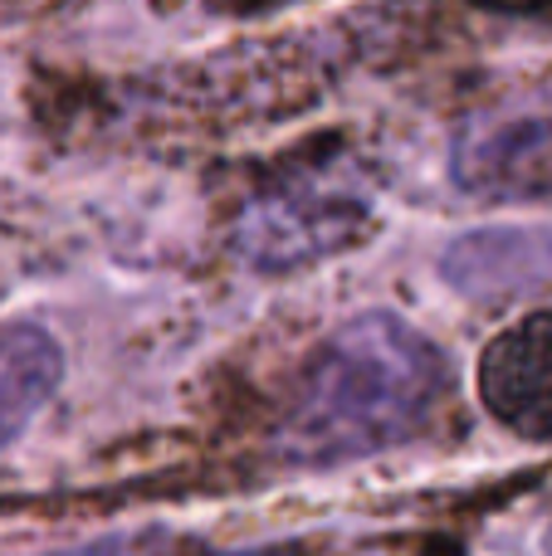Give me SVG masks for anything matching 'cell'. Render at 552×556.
Here are the masks:
<instances>
[{"mask_svg": "<svg viewBox=\"0 0 552 556\" xmlns=\"http://www.w3.org/2000/svg\"><path fill=\"white\" fill-rule=\"evenodd\" d=\"M450 395V356L401 313H357L323 337L284 410L274 454L289 469H342L401 450Z\"/></svg>", "mask_w": 552, "mask_h": 556, "instance_id": "6da1fadb", "label": "cell"}, {"mask_svg": "<svg viewBox=\"0 0 552 556\" xmlns=\"http://www.w3.org/2000/svg\"><path fill=\"white\" fill-rule=\"evenodd\" d=\"M377 230V205L357 181L299 176L264 191L235 225V254L254 274H299L357 250Z\"/></svg>", "mask_w": 552, "mask_h": 556, "instance_id": "7a4b0ae2", "label": "cell"}, {"mask_svg": "<svg viewBox=\"0 0 552 556\" xmlns=\"http://www.w3.org/2000/svg\"><path fill=\"white\" fill-rule=\"evenodd\" d=\"M450 176L479 201H552V98L469 123L450 152Z\"/></svg>", "mask_w": 552, "mask_h": 556, "instance_id": "3957f363", "label": "cell"}, {"mask_svg": "<svg viewBox=\"0 0 552 556\" xmlns=\"http://www.w3.org/2000/svg\"><path fill=\"white\" fill-rule=\"evenodd\" d=\"M479 401L509 434L552 444V307L524 313L485 346Z\"/></svg>", "mask_w": 552, "mask_h": 556, "instance_id": "277c9868", "label": "cell"}, {"mask_svg": "<svg viewBox=\"0 0 552 556\" xmlns=\"http://www.w3.org/2000/svg\"><path fill=\"white\" fill-rule=\"evenodd\" d=\"M450 283L465 298H514L552 283V235L479 230L460 235L446 254Z\"/></svg>", "mask_w": 552, "mask_h": 556, "instance_id": "5b68a950", "label": "cell"}, {"mask_svg": "<svg viewBox=\"0 0 552 556\" xmlns=\"http://www.w3.org/2000/svg\"><path fill=\"white\" fill-rule=\"evenodd\" d=\"M64 386V352L39 323L0 327V454L45 415Z\"/></svg>", "mask_w": 552, "mask_h": 556, "instance_id": "8992f818", "label": "cell"}, {"mask_svg": "<svg viewBox=\"0 0 552 556\" xmlns=\"http://www.w3.org/2000/svg\"><path fill=\"white\" fill-rule=\"evenodd\" d=\"M485 15H504V20H524V25H543L552 29V0H475Z\"/></svg>", "mask_w": 552, "mask_h": 556, "instance_id": "52a82bcc", "label": "cell"}, {"mask_svg": "<svg viewBox=\"0 0 552 556\" xmlns=\"http://www.w3.org/2000/svg\"><path fill=\"white\" fill-rule=\"evenodd\" d=\"M543 542H548V547H552V528H548V538H543Z\"/></svg>", "mask_w": 552, "mask_h": 556, "instance_id": "ba28073f", "label": "cell"}]
</instances>
